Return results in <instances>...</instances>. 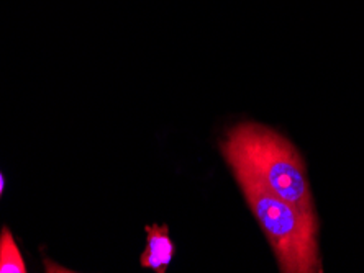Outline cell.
<instances>
[{
    "label": "cell",
    "instance_id": "6da1fadb",
    "mask_svg": "<svg viewBox=\"0 0 364 273\" xmlns=\"http://www.w3.org/2000/svg\"><path fill=\"white\" fill-rule=\"evenodd\" d=\"M222 152L230 167L250 170L267 190L317 219L304 162L287 139L261 125L243 123L228 133Z\"/></svg>",
    "mask_w": 364,
    "mask_h": 273
},
{
    "label": "cell",
    "instance_id": "7a4b0ae2",
    "mask_svg": "<svg viewBox=\"0 0 364 273\" xmlns=\"http://www.w3.org/2000/svg\"><path fill=\"white\" fill-rule=\"evenodd\" d=\"M246 201L269 239L281 272H320L317 250V219L267 190L256 177L240 165H232Z\"/></svg>",
    "mask_w": 364,
    "mask_h": 273
},
{
    "label": "cell",
    "instance_id": "3957f363",
    "mask_svg": "<svg viewBox=\"0 0 364 273\" xmlns=\"http://www.w3.org/2000/svg\"><path fill=\"white\" fill-rule=\"evenodd\" d=\"M148 245L141 254V267L164 273L174 255V244L166 226H148Z\"/></svg>",
    "mask_w": 364,
    "mask_h": 273
},
{
    "label": "cell",
    "instance_id": "277c9868",
    "mask_svg": "<svg viewBox=\"0 0 364 273\" xmlns=\"http://www.w3.org/2000/svg\"><path fill=\"white\" fill-rule=\"evenodd\" d=\"M26 272V265L21 254L15 244L12 233L4 228L0 234V273H23Z\"/></svg>",
    "mask_w": 364,
    "mask_h": 273
},
{
    "label": "cell",
    "instance_id": "5b68a950",
    "mask_svg": "<svg viewBox=\"0 0 364 273\" xmlns=\"http://www.w3.org/2000/svg\"><path fill=\"white\" fill-rule=\"evenodd\" d=\"M2 191H4V175L0 174V196H2Z\"/></svg>",
    "mask_w": 364,
    "mask_h": 273
}]
</instances>
